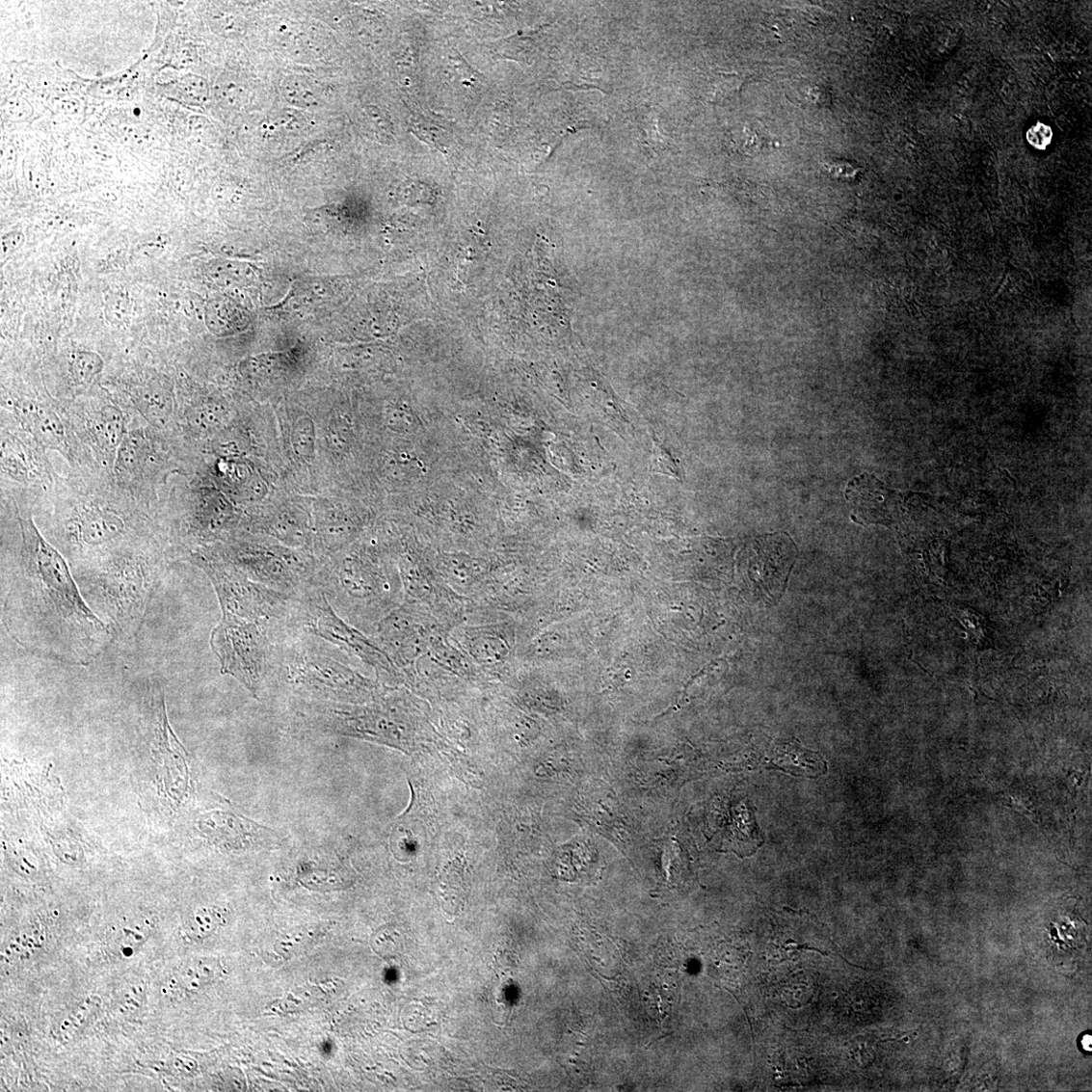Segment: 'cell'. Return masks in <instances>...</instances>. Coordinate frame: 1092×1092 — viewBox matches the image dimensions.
I'll return each instance as SVG.
<instances>
[{
    "mask_svg": "<svg viewBox=\"0 0 1092 1092\" xmlns=\"http://www.w3.org/2000/svg\"><path fill=\"white\" fill-rule=\"evenodd\" d=\"M359 532V523L342 509L321 506L316 518V544L322 551L332 554L352 542Z\"/></svg>",
    "mask_w": 1092,
    "mask_h": 1092,
    "instance_id": "obj_13",
    "label": "cell"
},
{
    "mask_svg": "<svg viewBox=\"0 0 1092 1092\" xmlns=\"http://www.w3.org/2000/svg\"><path fill=\"white\" fill-rule=\"evenodd\" d=\"M104 362L94 353L78 352L71 362V374L74 380L81 385L92 384L102 372Z\"/></svg>",
    "mask_w": 1092,
    "mask_h": 1092,
    "instance_id": "obj_25",
    "label": "cell"
},
{
    "mask_svg": "<svg viewBox=\"0 0 1092 1092\" xmlns=\"http://www.w3.org/2000/svg\"><path fill=\"white\" fill-rule=\"evenodd\" d=\"M30 450L13 439L3 441V466L14 478L30 480L36 473V464Z\"/></svg>",
    "mask_w": 1092,
    "mask_h": 1092,
    "instance_id": "obj_20",
    "label": "cell"
},
{
    "mask_svg": "<svg viewBox=\"0 0 1092 1092\" xmlns=\"http://www.w3.org/2000/svg\"><path fill=\"white\" fill-rule=\"evenodd\" d=\"M22 550L3 608L20 647L49 661L86 666L117 640L82 596L69 565L32 518L18 517Z\"/></svg>",
    "mask_w": 1092,
    "mask_h": 1092,
    "instance_id": "obj_1",
    "label": "cell"
},
{
    "mask_svg": "<svg viewBox=\"0 0 1092 1092\" xmlns=\"http://www.w3.org/2000/svg\"><path fill=\"white\" fill-rule=\"evenodd\" d=\"M149 444L140 431H132L123 437L118 448L116 470L123 480L133 479L146 465L149 458Z\"/></svg>",
    "mask_w": 1092,
    "mask_h": 1092,
    "instance_id": "obj_17",
    "label": "cell"
},
{
    "mask_svg": "<svg viewBox=\"0 0 1092 1092\" xmlns=\"http://www.w3.org/2000/svg\"><path fill=\"white\" fill-rule=\"evenodd\" d=\"M258 527L286 546L308 548L314 544L311 524L297 509H281L265 519Z\"/></svg>",
    "mask_w": 1092,
    "mask_h": 1092,
    "instance_id": "obj_14",
    "label": "cell"
},
{
    "mask_svg": "<svg viewBox=\"0 0 1092 1092\" xmlns=\"http://www.w3.org/2000/svg\"><path fill=\"white\" fill-rule=\"evenodd\" d=\"M1052 136V131L1045 126L1044 123H1037V125L1029 129L1026 134L1029 144L1035 148L1042 150L1050 146Z\"/></svg>",
    "mask_w": 1092,
    "mask_h": 1092,
    "instance_id": "obj_31",
    "label": "cell"
},
{
    "mask_svg": "<svg viewBox=\"0 0 1092 1092\" xmlns=\"http://www.w3.org/2000/svg\"><path fill=\"white\" fill-rule=\"evenodd\" d=\"M490 574L485 561L465 554H445L439 563L437 575L448 590L470 600L481 591Z\"/></svg>",
    "mask_w": 1092,
    "mask_h": 1092,
    "instance_id": "obj_12",
    "label": "cell"
},
{
    "mask_svg": "<svg viewBox=\"0 0 1092 1092\" xmlns=\"http://www.w3.org/2000/svg\"><path fill=\"white\" fill-rule=\"evenodd\" d=\"M225 410L218 405H207L198 408L191 418L192 425L199 431H214L226 421Z\"/></svg>",
    "mask_w": 1092,
    "mask_h": 1092,
    "instance_id": "obj_27",
    "label": "cell"
},
{
    "mask_svg": "<svg viewBox=\"0 0 1092 1092\" xmlns=\"http://www.w3.org/2000/svg\"><path fill=\"white\" fill-rule=\"evenodd\" d=\"M224 923L225 916L217 910H202L185 923L182 936L190 941L199 942L215 934Z\"/></svg>",
    "mask_w": 1092,
    "mask_h": 1092,
    "instance_id": "obj_23",
    "label": "cell"
},
{
    "mask_svg": "<svg viewBox=\"0 0 1092 1092\" xmlns=\"http://www.w3.org/2000/svg\"><path fill=\"white\" fill-rule=\"evenodd\" d=\"M130 303L125 295H117L108 302V315L112 322H125L129 315Z\"/></svg>",
    "mask_w": 1092,
    "mask_h": 1092,
    "instance_id": "obj_30",
    "label": "cell"
},
{
    "mask_svg": "<svg viewBox=\"0 0 1092 1092\" xmlns=\"http://www.w3.org/2000/svg\"><path fill=\"white\" fill-rule=\"evenodd\" d=\"M143 545L74 571L80 592L117 640H135L158 587L161 564Z\"/></svg>",
    "mask_w": 1092,
    "mask_h": 1092,
    "instance_id": "obj_2",
    "label": "cell"
},
{
    "mask_svg": "<svg viewBox=\"0 0 1092 1092\" xmlns=\"http://www.w3.org/2000/svg\"><path fill=\"white\" fill-rule=\"evenodd\" d=\"M1091 1043H1092V1041H1091L1090 1035H1086L1082 1038V1047L1085 1050L1091 1051Z\"/></svg>",
    "mask_w": 1092,
    "mask_h": 1092,
    "instance_id": "obj_34",
    "label": "cell"
},
{
    "mask_svg": "<svg viewBox=\"0 0 1092 1092\" xmlns=\"http://www.w3.org/2000/svg\"><path fill=\"white\" fill-rule=\"evenodd\" d=\"M654 444L655 449L653 464L655 466V471L666 473V475L673 476L678 479L681 478V469L679 468L672 455H669L666 448L662 446L661 443H658L655 440Z\"/></svg>",
    "mask_w": 1092,
    "mask_h": 1092,
    "instance_id": "obj_29",
    "label": "cell"
},
{
    "mask_svg": "<svg viewBox=\"0 0 1092 1092\" xmlns=\"http://www.w3.org/2000/svg\"><path fill=\"white\" fill-rule=\"evenodd\" d=\"M452 640L493 683L509 673L514 631L509 621L462 625L451 632Z\"/></svg>",
    "mask_w": 1092,
    "mask_h": 1092,
    "instance_id": "obj_11",
    "label": "cell"
},
{
    "mask_svg": "<svg viewBox=\"0 0 1092 1092\" xmlns=\"http://www.w3.org/2000/svg\"><path fill=\"white\" fill-rule=\"evenodd\" d=\"M102 1000L96 995L88 997L76 1006L71 1014L59 1025L56 1037L60 1041L70 1040L91 1017L97 1011Z\"/></svg>",
    "mask_w": 1092,
    "mask_h": 1092,
    "instance_id": "obj_22",
    "label": "cell"
},
{
    "mask_svg": "<svg viewBox=\"0 0 1092 1092\" xmlns=\"http://www.w3.org/2000/svg\"><path fill=\"white\" fill-rule=\"evenodd\" d=\"M93 436L108 450L118 449L122 439V420L120 412L108 407L101 411L93 423Z\"/></svg>",
    "mask_w": 1092,
    "mask_h": 1092,
    "instance_id": "obj_21",
    "label": "cell"
},
{
    "mask_svg": "<svg viewBox=\"0 0 1092 1092\" xmlns=\"http://www.w3.org/2000/svg\"><path fill=\"white\" fill-rule=\"evenodd\" d=\"M138 402L141 411L148 417L149 421L159 423L168 419L171 404L167 396L161 394L158 389L142 390Z\"/></svg>",
    "mask_w": 1092,
    "mask_h": 1092,
    "instance_id": "obj_26",
    "label": "cell"
},
{
    "mask_svg": "<svg viewBox=\"0 0 1092 1092\" xmlns=\"http://www.w3.org/2000/svg\"><path fill=\"white\" fill-rule=\"evenodd\" d=\"M25 242V237L22 233L13 232L7 234L2 240V262L7 261Z\"/></svg>",
    "mask_w": 1092,
    "mask_h": 1092,
    "instance_id": "obj_32",
    "label": "cell"
},
{
    "mask_svg": "<svg viewBox=\"0 0 1092 1092\" xmlns=\"http://www.w3.org/2000/svg\"><path fill=\"white\" fill-rule=\"evenodd\" d=\"M295 455L304 462H312L316 450V428L311 418H299L291 435Z\"/></svg>",
    "mask_w": 1092,
    "mask_h": 1092,
    "instance_id": "obj_24",
    "label": "cell"
},
{
    "mask_svg": "<svg viewBox=\"0 0 1092 1092\" xmlns=\"http://www.w3.org/2000/svg\"><path fill=\"white\" fill-rule=\"evenodd\" d=\"M151 934L147 922H136L122 926L108 941V951L116 959H127L136 954Z\"/></svg>",
    "mask_w": 1092,
    "mask_h": 1092,
    "instance_id": "obj_18",
    "label": "cell"
},
{
    "mask_svg": "<svg viewBox=\"0 0 1092 1092\" xmlns=\"http://www.w3.org/2000/svg\"><path fill=\"white\" fill-rule=\"evenodd\" d=\"M224 967L214 958H198L182 963L169 976L167 989L172 994H193L219 979Z\"/></svg>",
    "mask_w": 1092,
    "mask_h": 1092,
    "instance_id": "obj_15",
    "label": "cell"
},
{
    "mask_svg": "<svg viewBox=\"0 0 1092 1092\" xmlns=\"http://www.w3.org/2000/svg\"><path fill=\"white\" fill-rule=\"evenodd\" d=\"M313 588L325 595L345 622L365 634H373L383 618L404 601L400 573L386 568L364 549L339 555L315 573Z\"/></svg>",
    "mask_w": 1092,
    "mask_h": 1092,
    "instance_id": "obj_3",
    "label": "cell"
},
{
    "mask_svg": "<svg viewBox=\"0 0 1092 1092\" xmlns=\"http://www.w3.org/2000/svg\"><path fill=\"white\" fill-rule=\"evenodd\" d=\"M808 99L811 101L812 105H815L819 108L828 107L829 102H831V94L827 90L815 87L809 92Z\"/></svg>",
    "mask_w": 1092,
    "mask_h": 1092,
    "instance_id": "obj_33",
    "label": "cell"
},
{
    "mask_svg": "<svg viewBox=\"0 0 1092 1092\" xmlns=\"http://www.w3.org/2000/svg\"><path fill=\"white\" fill-rule=\"evenodd\" d=\"M17 413L31 434L44 445L60 449L65 444L64 426L51 412L28 403L20 406Z\"/></svg>",
    "mask_w": 1092,
    "mask_h": 1092,
    "instance_id": "obj_16",
    "label": "cell"
},
{
    "mask_svg": "<svg viewBox=\"0 0 1092 1092\" xmlns=\"http://www.w3.org/2000/svg\"><path fill=\"white\" fill-rule=\"evenodd\" d=\"M300 623L308 632L372 668L383 684L404 685V675L388 654L372 638L345 622L319 590L312 588L303 595Z\"/></svg>",
    "mask_w": 1092,
    "mask_h": 1092,
    "instance_id": "obj_8",
    "label": "cell"
},
{
    "mask_svg": "<svg viewBox=\"0 0 1092 1092\" xmlns=\"http://www.w3.org/2000/svg\"><path fill=\"white\" fill-rule=\"evenodd\" d=\"M326 441L330 451L341 455L349 445L348 427L342 418H333L326 428Z\"/></svg>",
    "mask_w": 1092,
    "mask_h": 1092,
    "instance_id": "obj_28",
    "label": "cell"
},
{
    "mask_svg": "<svg viewBox=\"0 0 1092 1092\" xmlns=\"http://www.w3.org/2000/svg\"><path fill=\"white\" fill-rule=\"evenodd\" d=\"M419 712L405 688L385 685L372 703L354 706L321 705L314 709L313 719L329 732L406 749L425 729Z\"/></svg>",
    "mask_w": 1092,
    "mask_h": 1092,
    "instance_id": "obj_5",
    "label": "cell"
},
{
    "mask_svg": "<svg viewBox=\"0 0 1092 1092\" xmlns=\"http://www.w3.org/2000/svg\"><path fill=\"white\" fill-rule=\"evenodd\" d=\"M274 630L265 624L222 613L211 635V648L220 661L221 673L236 679L256 698L270 674Z\"/></svg>",
    "mask_w": 1092,
    "mask_h": 1092,
    "instance_id": "obj_7",
    "label": "cell"
},
{
    "mask_svg": "<svg viewBox=\"0 0 1092 1092\" xmlns=\"http://www.w3.org/2000/svg\"><path fill=\"white\" fill-rule=\"evenodd\" d=\"M218 555L251 580L266 587L296 595L313 588V566L293 549L239 542Z\"/></svg>",
    "mask_w": 1092,
    "mask_h": 1092,
    "instance_id": "obj_9",
    "label": "cell"
},
{
    "mask_svg": "<svg viewBox=\"0 0 1092 1092\" xmlns=\"http://www.w3.org/2000/svg\"><path fill=\"white\" fill-rule=\"evenodd\" d=\"M438 627L447 628L421 606L403 601L383 618L372 635L403 673L427 653L429 635Z\"/></svg>",
    "mask_w": 1092,
    "mask_h": 1092,
    "instance_id": "obj_10",
    "label": "cell"
},
{
    "mask_svg": "<svg viewBox=\"0 0 1092 1092\" xmlns=\"http://www.w3.org/2000/svg\"><path fill=\"white\" fill-rule=\"evenodd\" d=\"M781 768L795 771L794 774L805 776L820 775L824 761L817 754H812L796 744H788L782 748L778 754V763Z\"/></svg>",
    "mask_w": 1092,
    "mask_h": 1092,
    "instance_id": "obj_19",
    "label": "cell"
},
{
    "mask_svg": "<svg viewBox=\"0 0 1092 1092\" xmlns=\"http://www.w3.org/2000/svg\"><path fill=\"white\" fill-rule=\"evenodd\" d=\"M197 564L209 575L222 613H228L270 626L297 624L302 595L290 594L256 583L214 554H198Z\"/></svg>",
    "mask_w": 1092,
    "mask_h": 1092,
    "instance_id": "obj_6",
    "label": "cell"
},
{
    "mask_svg": "<svg viewBox=\"0 0 1092 1092\" xmlns=\"http://www.w3.org/2000/svg\"><path fill=\"white\" fill-rule=\"evenodd\" d=\"M312 634V633H311ZM280 674L296 691L338 705L374 702L385 684L370 679L345 662L340 652L305 635L283 648H275Z\"/></svg>",
    "mask_w": 1092,
    "mask_h": 1092,
    "instance_id": "obj_4",
    "label": "cell"
}]
</instances>
